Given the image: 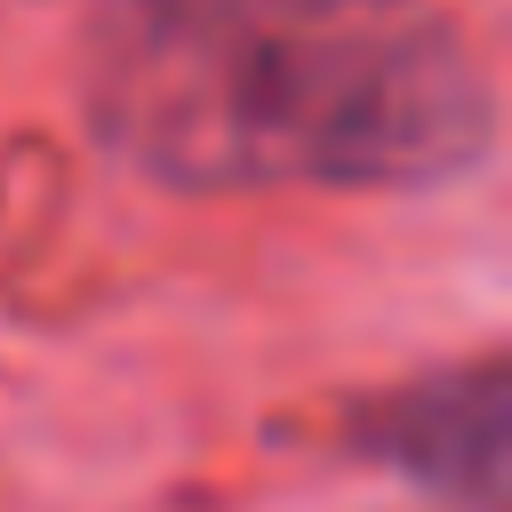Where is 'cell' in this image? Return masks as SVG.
<instances>
[{
    "label": "cell",
    "mask_w": 512,
    "mask_h": 512,
    "mask_svg": "<svg viewBox=\"0 0 512 512\" xmlns=\"http://www.w3.org/2000/svg\"><path fill=\"white\" fill-rule=\"evenodd\" d=\"M104 112L200 184H424L488 152V80L432 0H104Z\"/></svg>",
    "instance_id": "cell-1"
},
{
    "label": "cell",
    "mask_w": 512,
    "mask_h": 512,
    "mask_svg": "<svg viewBox=\"0 0 512 512\" xmlns=\"http://www.w3.org/2000/svg\"><path fill=\"white\" fill-rule=\"evenodd\" d=\"M376 456L448 496L456 512H504L512 496V384L496 360L424 376L376 416Z\"/></svg>",
    "instance_id": "cell-2"
}]
</instances>
